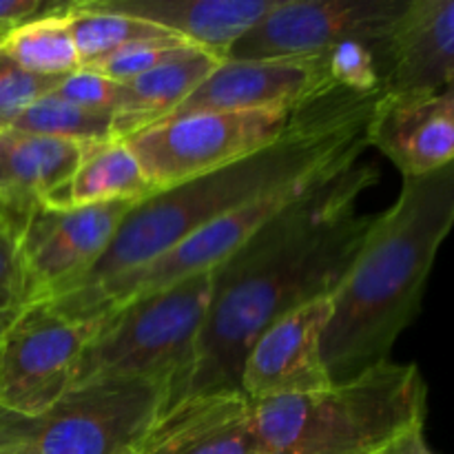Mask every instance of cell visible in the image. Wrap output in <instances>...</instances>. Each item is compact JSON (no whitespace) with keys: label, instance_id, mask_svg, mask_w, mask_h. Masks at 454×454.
Returning a JSON list of instances; mask_svg holds the SVG:
<instances>
[{"label":"cell","instance_id":"cell-11","mask_svg":"<svg viewBox=\"0 0 454 454\" xmlns=\"http://www.w3.org/2000/svg\"><path fill=\"white\" fill-rule=\"evenodd\" d=\"M331 295L309 301L270 324L248 348L239 371V393L248 402L300 397L333 386L324 362V333Z\"/></svg>","mask_w":454,"mask_h":454},{"label":"cell","instance_id":"cell-2","mask_svg":"<svg viewBox=\"0 0 454 454\" xmlns=\"http://www.w3.org/2000/svg\"><path fill=\"white\" fill-rule=\"evenodd\" d=\"M380 96L333 87L301 106L286 133L266 149L140 200L100 262L74 286L43 301L71 313L111 282L160 260L235 208L282 186L357 164L368 149V122Z\"/></svg>","mask_w":454,"mask_h":454},{"label":"cell","instance_id":"cell-3","mask_svg":"<svg viewBox=\"0 0 454 454\" xmlns=\"http://www.w3.org/2000/svg\"><path fill=\"white\" fill-rule=\"evenodd\" d=\"M454 226V162L406 177L399 198L372 217L357 255L331 293L324 362L333 381L390 359L417 317L434 257Z\"/></svg>","mask_w":454,"mask_h":454},{"label":"cell","instance_id":"cell-15","mask_svg":"<svg viewBox=\"0 0 454 454\" xmlns=\"http://www.w3.org/2000/svg\"><path fill=\"white\" fill-rule=\"evenodd\" d=\"M84 146L56 137L0 133V222L20 239L49 195L75 173Z\"/></svg>","mask_w":454,"mask_h":454},{"label":"cell","instance_id":"cell-29","mask_svg":"<svg viewBox=\"0 0 454 454\" xmlns=\"http://www.w3.org/2000/svg\"><path fill=\"white\" fill-rule=\"evenodd\" d=\"M381 454H434L433 448L428 446L426 442V433L424 428H417L411 430L408 434L399 437L393 446L386 448Z\"/></svg>","mask_w":454,"mask_h":454},{"label":"cell","instance_id":"cell-12","mask_svg":"<svg viewBox=\"0 0 454 454\" xmlns=\"http://www.w3.org/2000/svg\"><path fill=\"white\" fill-rule=\"evenodd\" d=\"M333 87L337 84L328 71L326 53L278 60H224L164 120L213 111H297Z\"/></svg>","mask_w":454,"mask_h":454},{"label":"cell","instance_id":"cell-8","mask_svg":"<svg viewBox=\"0 0 454 454\" xmlns=\"http://www.w3.org/2000/svg\"><path fill=\"white\" fill-rule=\"evenodd\" d=\"M96 322L67 317L49 301L22 309L0 337V412L35 419L74 386Z\"/></svg>","mask_w":454,"mask_h":454},{"label":"cell","instance_id":"cell-20","mask_svg":"<svg viewBox=\"0 0 454 454\" xmlns=\"http://www.w3.org/2000/svg\"><path fill=\"white\" fill-rule=\"evenodd\" d=\"M62 4L3 35L0 51L25 71L44 78H67L78 71L82 65Z\"/></svg>","mask_w":454,"mask_h":454},{"label":"cell","instance_id":"cell-13","mask_svg":"<svg viewBox=\"0 0 454 454\" xmlns=\"http://www.w3.org/2000/svg\"><path fill=\"white\" fill-rule=\"evenodd\" d=\"M368 146L381 151L403 180L446 168L454 162V106L442 91L381 93Z\"/></svg>","mask_w":454,"mask_h":454},{"label":"cell","instance_id":"cell-10","mask_svg":"<svg viewBox=\"0 0 454 454\" xmlns=\"http://www.w3.org/2000/svg\"><path fill=\"white\" fill-rule=\"evenodd\" d=\"M137 202L140 200L40 208L18 239L27 304L56 297L82 279L105 255Z\"/></svg>","mask_w":454,"mask_h":454},{"label":"cell","instance_id":"cell-7","mask_svg":"<svg viewBox=\"0 0 454 454\" xmlns=\"http://www.w3.org/2000/svg\"><path fill=\"white\" fill-rule=\"evenodd\" d=\"M297 111L195 114L155 122L124 142L151 186L164 191L266 149L286 133Z\"/></svg>","mask_w":454,"mask_h":454},{"label":"cell","instance_id":"cell-9","mask_svg":"<svg viewBox=\"0 0 454 454\" xmlns=\"http://www.w3.org/2000/svg\"><path fill=\"white\" fill-rule=\"evenodd\" d=\"M406 0H278L244 34L226 60H278L324 56L346 40L377 51Z\"/></svg>","mask_w":454,"mask_h":454},{"label":"cell","instance_id":"cell-19","mask_svg":"<svg viewBox=\"0 0 454 454\" xmlns=\"http://www.w3.org/2000/svg\"><path fill=\"white\" fill-rule=\"evenodd\" d=\"M153 193L155 189L146 180L127 142L109 140L84 146L75 173L49 195L44 207H89L122 200H145Z\"/></svg>","mask_w":454,"mask_h":454},{"label":"cell","instance_id":"cell-30","mask_svg":"<svg viewBox=\"0 0 454 454\" xmlns=\"http://www.w3.org/2000/svg\"><path fill=\"white\" fill-rule=\"evenodd\" d=\"M0 454H35V452L31 450L22 439H18L16 434L0 428Z\"/></svg>","mask_w":454,"mask_h":454},{"label":"cell","instance_id":"cell-4","mask_svg":"<svg viewBox=\"0 0 454 454\" xmlns=\"http://www.w3.org/2000/svg\"><path fill=\"white\" fill-rule=\"evenodd\" d=\"M253 424L270 454H381L424 428L428 386L417 364H375L326 390L251 402Z\"/></svg>","mask_w":454,"mask_h":454},{"label":"cell","instance_id":"cell-23","mask_svg":"<svg viewBox=\"0 0 454 454\" xmlns=\"http://www.w3.org/2000/svg\"><path fill=\"white\" fill-rule=\"evenodd\" d=\"M193 49L198 47L189 44L186 40L177 38V35L167 34L158 35V38H146L131 44H124L122 49L91 62L84 69H91L96 74L106 75V78L122 84L133 78H140V75L149 74V71L158 69V67L167 65V62L177 60V58L186 56Z\"/></svg>","mask_w":454,"mask_h":454},{"label":"cell","instance_id":"cell-6","mask_svg":"<svg viewBox=\"0 0 454 454\" xmlns=\"http://www.w3.org/2000/svg\"><path fill=\"white\" fill-rule=\"evenodd\" d=\"M171 406L164 381L106 377L74 386L35 419L0 412V428L35 454H142Z\"/></svg>","mask_w":454,"mask_h":454},{"label":"cell","instance_id":"cell-17","mask_svg":"<svg viewBox=\"0 0 454 454\" xmlns=\"http://www.w3.org/2000/svg\"><path fill=\"white\" fill-rule=\"evenodd\" d=\"M109 12L160 27L193 47L226 60L233 44L253 29L278 0H91Z\"/></svg>","mask_w":454,"mask_h":454},{"label":"cell","instance_id":"cell-28","mask_svg":"<svg viewBox=\"0 0 454 454\" xmlns=\"http://www.w3.org/2000/svg\"><path fill=\"white\" fill-rule=\"evenodd\" d=\"M58 3L47 4L43 0H0V38L13 31L16 27L43 16Z\"/></svg>","mask_w":454,"mask_h":454},{"label":"cell","instance_id":"cell-21","mask_svg":"<svg viewBox=\"0 0 454 454\" xmlns=\"http://www.w3.org/2000/svg\"><path fill=\"white\" fill-rule=\"evenodd\" d=\"M62 12H65L67 22H69L71 34H74L75 49H78L80 65L82 67L118 51L124 44L168 34V31L149 25L145 20L98 7L91 0H80V3L69 4L65 3Z\"/></svg>","mask_w":454,"mask_h":454},{"label":"cell","instance_id":"cell-31","mask_svg":"<svg viewBox=\"0 0 454 454\" xmlns=\"http://www.w3.org/2000/svg\"><path fill=\"white\" fill-rule=\"evenodd\" d=\"M442 93L448 98V100H450V105L454 106V80H452V82H448L446 87L442 89Z\"/></svg>","mask_w":454,"mask_h":454},{"label":"cell","instance_id":"cell-22","mask_svg":"<svg viewBox=\"0 0 454 454\" xmlns=\"http://www.w3.org/2000/svg\"><path fill=\"white\" fill-rule=\"evenodd\" d=\"M12 131L27 133V136L69 140L82 146L118 140L115 137L114 114L82 109V106L74 105V102L62 100L60 96H56V91L34 102L16 120Z\"/></svg>","mask_w":454,"mask_h":454},{"label":"cell","instance_id":"cell-24","mask_svg":"<svg viewBox=\"0 0 454 454\" xmlns=\"http://www.w3.org/2000/svg\"><path fill=\"white\" fill-rule=\"evenodd\" d=\"M62 80L29 74L0 51V133L12 131L16 120L40 98L56 91Z\"/></svg>","mask_w":454,"mask_h":454},{"label":"cell","instance_id":"cell-27","mask_svg":"<svg viewBox=\"0 0 454 454\" xmlns=\"http://www.w3.org/2000/svg\"><path fill=\"white\" fill-rule=\"evenodd\" d=\"M27 306L18 242L0 222V337Z\"/></svg>","mask_w":454,"mask_h":454},{"label":"cell","instance_id":"cell-18","mask_svg":"<svg viewBox=\"0 0 454 454\" xmlns=\"http://www.w3.org/2000/svg\"><path fill=\"white\" fill-rule=\"evenodd\" d=\"M217 60L202 49H193L177 60L149 74L122 82V102L115 114V137L124 140L140 129L168 118L184 105L195 89L217 69Z\"/></svg>","mask_w":454,"mask_h":454},{"label":"cell","instance_id":"cell-26","mask_svg":"<svg viewBox=\"0 0 454 454\" xmlns=\"http://www.w3.org/2000/svg\"><path fill=\"white\" fill-rule=\"evenodd\" d=\"M56 96L62 100L74 102L89 111H102V114H118L122 102V84L106 75L96 74L91 69L80 67L71 75H67L56 89Z\"/></svg>","mask_w":454,"mask_h":454},{"label":"cell","instance_id":"cell-16","mask_svg":"<svg viewBox=\"0 0 454 454\" xmlns=\"http://www.w3.org/2000/svg\"><path fill=\"white\" fill-rule=\"evenodd\" d=\"M142 454H270L242 393L189 397L160 419Z\"/></svg>","mask_w":454,"mask_h":454},{"label":"cell","instance_id":"cell-5","mask_svg":"<svg viewBox=\"0 0 454 454\" xmlns=\"http://www.w3.org/2000/svg\"><path fill=\"white\" fill-rule=\"evenodd\" d=\"M211 295L208 270L106 310L80 355L74 386L140 377L171 386L173 406L184 402Z\"/></svg>","mask_w":454,"mask_h":454},{"label":"cell","instance_id":"cell-25","mask_svg":"<svg viewBox=\"0 0 454 454\" xmlns=\"http://www.w3.org/2000/svg\"><path fill=\"white\" fill-rule=\"evenodd\" d=\"M328 71L337 87L350 89L355 93H384L381 91V71L371 44L346 40L326 53Z\"/></svg>","mask_w":454,"mask_h":454},{"label":"cell","instance_id":"cell-14","mask_svg":"<svg viewBox=\"0 0 454 454\" xmlns=\"http://www.w3.org/2000/svg\"><path fill=\"white\" fill-rule=\"evenodd\" d=\"M381 91H442L454 80V0H406L375 51Z\"/></svg>","mask_w":454,"mask_h":454},{"label":"cell","instance_id":"cell-1","mask_svg":"<svg viewBox=\"0 0 454 454\" xmlns=\"http://www.w3.org/2000/svg\"><path fill=\"white\" fill-rule=\"evenodd\" d=\"M377 180L375 164L344 168L213 270L211 304L184 399L239 393V371L253 341L286 313L335 291L372 224L375 215L357 213V200Z\"/></svg>","mask_w":454,"mask_h":454}]
</instances>
